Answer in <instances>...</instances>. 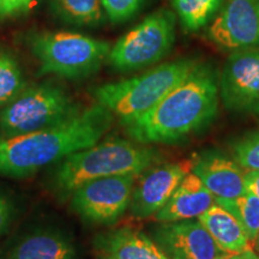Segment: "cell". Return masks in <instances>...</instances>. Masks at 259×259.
I'll return each mask as SVG.
<instances>
[{"label":"cell","mask_w":259,"mask_h":259,"mask_svg":"<svg viewBox=\"0 0 259 259\" xmlns=\"http://www.w3.org/2000/svg\"><path fill=\"white\" fill-rule=\"evenodd\" d=\"M135 181V174L89 181L71 194L70 208L84 222L114 225L128 209Z\"/></svg>","instance_id":"obj_8"},{"label":"cell","mask_w":259,"mask_h":259,"mask_svg":"<svg viewBox=\"0 0 259 259\" xmlns=\"http://www.w3.org/2000/svg\"><path fill=\"white\" fill-rule=\"evenodd\" d=\"M236 163L247 170H259V131L251 132L233 144Z\"/></svg>","instance_id":"obj_22"},{"label":"cell","mask_w":259,"mask_h":259,"mask_svg":"<svg viewBox=\"0 0 259 259\" xmlns=\"http://www.w3.org/2000/svg\"><path fill=\"white\" fill-rule=\"evenodd\" d=\"M16 206L11 197L0 189V238L9 232L15 221Z\"/></svg>","instance_id":"obj_25"},{"label":"cell","mask_w":259,"mask_h":259,"mask_svg":"<svg viewBox=\"0 0 259 259\" xmlns=\"http://www.w3.org/2000/svg\"><path fill=\"white\" fill-rule=\"evenodd\" d=\"M35 0H0V24L30 12Z\"/></svg>","instance_id":"obj_24"},{"label":"cell","mask_w":259,"mask_h":259,"mask_svg":"<svg viewBox=\"0 0 259 259\" xmlns=\"http://www.w3.org/2000/svg\"><path fill=\"white\" fill-rule=\"evenodd\" d=\"M206 36L222 50L259 48V0H223Z\"/></svg>","instance_id":"obj_10"},{"label":"cell","mask_w":259,"mask_h":259,"mask_svg":"<svg viewBox=\"0 0 259 259\" xmlns=\"http://www.w3.org/2000/svg\"><path fill=\"white\" fill-rule=\"evenodd\" d=\"M198 220L225 253H241L252 250V242L244 227L220 204L213 203Z\"/></svg>","instance_id":"obj_17"},{"label":"cell","mask_w":259,"mask_h":259,"mask_svg":"<svg viewBox=\"0 0 259 259\" xmlns=\"http://www.w3.org/2000/svg\"><path fill=\"white\" fill-rule=\"evenodd\" d=\"M219 72L197 63L192 71L150 111L125 125L139 144L176 143L208 126L218 114Z\"/></svg>","instance_id":"obj_1"},{"label":"cell","mask_w":259,"mask_h":259,"mask_svg":"<svg viewBox=\"0 0 259 259\" xmlns=\"http://www.w3.org/2000/svg\"><path fill=\"white\" fill-rule=\"evenodd\" d=\"M258 255L254 253L253 250H247L238 253L235 255V259H257Z\"/></svg>","instance_id":"obj_27"},{"label":"cell","mask_w":259,"mask_h":259,"mask_svg":"<svg viewBox=\"0 0 259 259\" xmlns=\"http://www.w3.org/2000/svg\"><path fill=\"white\" fill-rule=\"evenodd\" d=\"M54 15L74 27H94L103 19L101 0H50Z\"/></svg>","instance_id":"obj_18"},{"label":"cell","mask_w":259,"mask_h":259,"mask_svg":"<svg viewBox=\"0 0 259 259\" xmlns=\"http://www.w3.org/2000/svg\"><path fill=\"white\" fill-rule=\"evenodd\" d=\"M257 259H259V257H257Z\"/></svg>","instance_id":"obj_30"},{"label":"cell","mask_w":259,"mask_h":259,"mask_svg":"<svg viewBox=\"0 0 259 259\" xmlns=\"http://www.w3.org/2000/svg\"><path fill=\"white\" fill-rule=\"evenodd\" d=\"M191 161L162 163L149 167L134 185L128 210L138 220L148 219L160 210L170 198L181 180L190 173Z\"/></svg>","instance_id":"obj_11"},{"label":"cell","mask_w":259,"mask_h":259,"mask_svg":"<svg viewBox=\"0 0 259 259\" xmlns=\"http://www.w3.org/2000/svg\"><path fill=\"white\" fill-rule=\"evenodd\" d=\"M82 111L66 88L53 80L27 87L0 109V137L8 138L52 127Z\"/></svg>","instance_id":"obj_6"},{"label":"cell","mask_w":259,"mask_h":259,"mask_svg":"<svg viewBox=\"0 0 259 259\" xmlns=\"http://www.w3.org/2000/svg\"><path fill=\"white\" fill-rule=\"evenodd\" d=\"M229 212L235 216L236 220L244 227L250 241L257 240L259 234V198L250 191L233 199H215Z\"/></svg>","instance_id":"obj_21"},{"label":"cell","mask_w":259,"mask_h":259,"mask_svg":"<svg viewBox=\"0 0 259 259\" xmlns=\"http://www.w3.org/2000/svg\"><path fill=\"white\" fill-rule=\"evenodd\" d=\"M192 171L215 199H233L246 191L244 174L235 160L218 150L204 151L192 162Z\"/></svg>","instance_id":"obj_14"},{"label":"cell","mask_w":259,"mask_h":259,"mask_svg":"<svg viewBox=\"0 0 259 259\" xmlns=\"http://www.w3.org/2000/svg\"><path fill=\"white\" fill-rule=\"evenodd\" d=\"M27 87L18 58L8 47L0 46V109L14 101Z\"/></svg>","instance_id":"obj_19"},{"label":"cell","mask_w":259,"mask_h":259,"mask_svg":"<svg viewBox=\"0 0 259 259\" xmlns=\"http://www.w3.org/2000/svg\"><path fill=\"white\" fill-rule=\"evenodd\" d=\"M246 190L259 198V170H247L244 174Z\"/></svg>","instance_id":"obj_26"},{"label":"cell","mask_w":259,"mask_h":259,"mask_svg":"<svg viewBox=\"0 0 259 259\" xmlns=\"http://www.w3.org/2000/svg\"><path fill=\"white\" fill-rule=\"evenodd\" d=\"M238 253H223L222 255H220L218 259H235V255Z\"/></svg>","instance_id":"obj_28"},{"label":"cell","mask_w":259,"mask_h":259,"mask_svg":"<svg viewBox=\"0 0 259 259\" xmlns=\"http://www.w3.org/2000/svg\"><path fill=\"white\" fill-rule=\"evenodd\" d=\"M222 3L223 0H171L181 27L190 32L206 27Z\"/></svg>","instance_id":"obj_20"},{"label":"cell","mask_w":259,"mask_h":259,"mask_svg":"<svg viewBox=\"0 0 259 259\" xmlns=\"http://www.w3.org/2000/svg\"><path fill=\"white\" fill-rule=\"evenodd\" d=\"M257 239H258V248H259V234H258V238Z\"/></svg>","instance_id":"obj_29"},{"label":"cell","mask_w":259,"mask_h":259,"mask_svg":"<svg viewBox=\"0 0 259 259\" xmlns=\"http://www.w3.org/2000/svg\"><path fill=\"white\" fill-rule=\"evenodd\" d=\"M111 111L94 105L69 120L30 134L0 137V177L22 179L93 147L113 124Z\"/></svg>","instance_id":"obj_2"},{"label":"cell","mask_w":259,"mask_h":259,"mask_svg":"<svg viewBox=\"0 0 259 259\" xmlns=\"http://www.w3.org/2000/svg\"><path fill=\"white\" fill-rule=\"evenodd\" d=\"M219 92L228 111L259 114V48L229 54L219 74Z\"/></svg>","instance_id":"obj_9"},{"label":"cell","mask_w":259,"mask_h":259,"mask_svg":"<svg viewBox=\"0 0 259 259\" xmlns=\"http://www.w3.org/2000/svg\"><path fill=\"white\" fill-rule=\"evenodd\" d=\"M94 246L102 259H169L153 239L131 228L101 233Z\"/></svg>","instance_id":"obj_16"},{"label":"cell","mask_w":259,"mask_h":259,"mask_svg":"<svg viewBox=\"0 0 259 259\" xmlns=\"http://www.w3.org/2000/svg\"><path fill=\"white\" fill-rule=\"evenodd\" d=\"M213 203L215 197L192 171L181 180L167 203L155 213V218L158 222L198 219Z\"/></svg>","instance_id":"obj_15"},{"label":"cell","mask_w":259,"mask_h":259,"mask_svg":"<svg viewBox=\"0 0 259 259\" xmlns=\"http://www.w3.org/2000/svg\"><path fill=\"white\" fill-rule=\"evenodd\" d=\"M24 40L40 64V76L56 74L71 80L96 73L112 48L106 41L70 31H32Z\"/></svg>","instance_id":"obj_5"},{"label":"cell","mask_w":259,"mask_h":259,"mask_svg":"<svg viewBox=\"0 0 259 259\" xmlns=\"http://www.w3.org/2000/svg\"><path fill=\"white\" fill-rule=\"evenodd\" d=\"M157 160L154 149L126 139H109L76 151L53 164L47 185L56 197L65 200L89 181L126 174L139 176Z\"/></svg>","instance_id":"obj_3"},{"label":"cell","mask_w":259,"mask_h":259,"mask_svg":"<svg viewBox=\"0 0 259 259\" xmlns=\"http://www.w3.org/2000/svg\"><path fill=\"white\" fill-rule=\"evenodd\" d=\"M177 16L168 9L147 16L111 48L107 60L112 69L127 73L157 64L173 48Z\"/></svg>","instance_id":"obj_7"},{"label":"cell","mask_w":259,"mask_h":259,"mask_svg":"<svg viewBox=\"0 0 259 259\" xmlns=\"http://www.w3.org/2000/svg\"><path fill=\"white\" fill-rule=\"evenodd\" d=\"M151 235L169 259H218L225 253L198 219L162 222Z\"/></svg>","instance_id":"obj_12"},{"label":"cell","mask_w":259,"mask_h":259,"mask_svg":"<svg viewBox=\"0 0 259 259\" xmlns=\"http://www.w3.org/2000/svg\"><path fill=\"white\" fill-rule=\"evenodd\" d=\"M8 259H78V253L66 231L54 226H38L16 239Z\"/></svg>","instance_id":"obj_13"},{"label":"cell","mask_w":259,"mask_h":259,"mask_svg":"<svg viewBox=\"0 0 259 259\" xmlns=\"http://www.w3.org/2000/svg\"><path fill=\"white\" fill-rule=\"evenodd\" d=\"M197 63L191 58H181L131 78L102 84L94 89V99L118 116L121 125L125 126L157 105L185 78Z\"/></svg>","instance_id":"obj_4"},{"label":"cell","mask_w":259,"mask_h":259,"mask_svg":"<svg viewBox=\"0 0 259 259\" xmlns=\"http://www.w3.org/2000/svg\"><path fill=\"white\" fill-rule=\"evenodd\" d=\"M145 0H101L103 11L113 24L124 23L139 11Z\"/></svg>","instance_id":"obj_23"}]
</instances>
